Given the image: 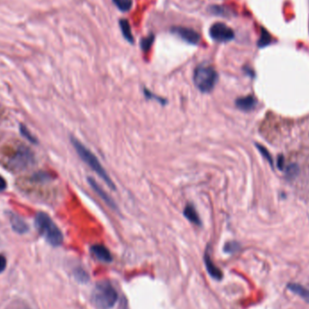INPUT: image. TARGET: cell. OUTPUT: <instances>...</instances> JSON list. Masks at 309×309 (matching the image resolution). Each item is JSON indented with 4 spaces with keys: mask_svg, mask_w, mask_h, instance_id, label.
<instances>
[{
    "mask_svg": "<svg viewBox=\"0 0 309 309\" xmlns=\"http://www.w3.org/2000/svg\"><path fill=\"white\" fill-rule=\"evenodd\" d=\"M35 226L40 235L52 246H61L63 244V235L61 230L47 214L38 213L35 218Z\"/></svg>",
    "mask_w": 309,
    "mask_h": 309,
    "instance_id": "cell-1",
    "label": "cell"
},
{
    "mask_svg": "<svg viewBox=\"0 0 309 309\" xmlns=\"http://www.w3.org/2000/svg\"><path fill=\"white\" fill-rule=\"evenodd\" d=\"M71 142L73 145L74 149H75L77 154L79 155V157L81 158L82 161L86 164H88L89 166L94 171L95 173L101 177V179L107 183L108 186H109L112 189H116V186L114 184L113 181L110 179L109 176L108 175L107 172L104 169V167L101 165L99 159L95 156L94 154L91 150H89L88 148L81 143L78 139L72 137L71 138Z\"/></svg>",
    "mask_w": 309,
    "mask_h": 309,
    "instance_id": "cell-2",
    "label": "cell"
},
{
    "mask_svg": "<svg viewBox=\"0 0 309 309\" xmlns=\"http://www.w3.org/2000/svg\"><path fill=\"white\" fill-rule=\"evenodd\" d=\"M118 293L108 281L96 284L91 293V302L98 309H110L118 301Z\"/></svg>",
    "mask_w": 309,
    "mask_h": 309,
    "instance_id": "cell-3",
    "label": "cell"
},
{
    "mask_svg": "<svg viewBox=\"0 0 309 309\" xmlns=\"http://www.w3.org/2000/svg\"><path fill=\"white\" fill-rule=\"evenodd\" d=\"M218 81V73L212 66L200 65L194 73V82L196 88L203 93L211 92Z\"/></svg>",
    "mask_w": 309,
    "mask_h": 309,
    "instance_id": "cell-4",
    "label": "cell"
},
{
    "mask_svg": "<svg viewBox=\"0 0 309 309\" xmlns=\"http://www.w3.org/2000/svg\"><path fill=\"white\" fill-rule=\"evenodd\" d=\"M34 162V155L30 149L23 145L20 146L7 161V167L13 171L24 170Z\"/></svg>",
    "mask_w": 309,
    "mask_h": 309,
    "instance_id": "cell-5",
    "label": "cell"
},
{
    "mask_svg": "<svg viewBox=\"0 0 309 309\" xmlns=\"http://www.w3.org/2000/svg\"><path fill=\"white\" fill-rule=\"evenodd\" d=\"M210 36L215 41L225 43L234 39V32L225 24L215 23L210 28Z\"/></svg>",
    "mask_w": 309,
    "mask_h": 309,
    "instance_id": "cell-6",
    "label": "cell"
},
{
    "mask_svg": "<svg viewBox=\"0 0 309 309\" xmlns=\"http://www.w3.org/2000/svg\"><path fill=\"white\" fill-rule=\"evenodd\" d=\"M172 31L177 35L179 37L182 38L183 41L191 44H199L201 39L200 35L197 32L187 27H174Z\"/></svg>",
    "mask_w": 309,
    "mask_h": 309,
    "instance_id": "cell-7",
    "label": "cell"
},
{
    "mask_svg": "<svg viewBox=\"0 0 309 309\" xmlns=\"http://www.w3.org/2000/svg\"><path fill=\"white\" fill-rule=\"evenodd\" d=\"M88 183L91 185V187L94 190L95 193L101 197V200H103L105 203H107L108 206H109L112 209H117L116 203L110 198V196H109L107 193L101 188V186L97 183V182L95 181L93 178H88Z\"/></svg>",
    "mask_w": 309,
    "mask_h": 309,
    "instance_id": "cell-8",
    "label": "cell"
},
{
    "mask_svg": "<svg viewBox=\"0 0 309 309\" xmlns=\"http://www.w3.org/2000/svg\"><path fill=\"white\" fill-rule=\"evenodd\" d=\"M203 259H204V264H205V268H206V271L208 272L209 275L215 280H218V281L221 280L222 277H223L222 272L214 263V261L212 260L210 255H209L208 252L204 253Z\"/></svg>",
    "mask_w": 309,
    "mask_h": 309,
    "instance_id": "cell-9",
    "label": "cell"
},
{
    "mask_svg": "<svg viewBox=\"0 0 309 309\" xmlns=\"http://www.w3.org/2000/svg\"><path fill=\"white\" fill-rule=\"evenodd\" d=\"M91 252L100 261L109 263L112 261V256L107 248L101 244H96L91 248Z\"/></svg>",
    "mask_w": 309,
    "mask_h": 309,
    "instance_id": "cell-10",
    "label": "cell"
},
{
    "mask_svg": "<svg viewBox=\"0 0 309 309\" xmlns=\"http://www.w3.org/2000/svg\"><path fill=\"white\" fill-rule=\"evenodd\" d=\"M9 220H10L12 229L16 233L19 234H24L28 232L29 228H28L27 223L19 215L11 213V214H9Z\"/></svg>",
    "mask_w": 309,
    "mask_h": 309,
    "instance_id": "cell-11",
    "label": "cell"
},
{
    "mask_svg": "<svg viewBox=\"0 0 309 309\" xmlns=\"http://www.w3.org/2000/svg\"><path fill=\"white\" fill-rule=\"evenodd\" d=\"M236 107L243 111H251L257 106V100L253 95H248L246 97H241L235 101Z\"/></svg>",
    "mask_w": 309,
    "mask_h": 309,
    "instance_id": "cell-12",
    "label": "cell"
},
{
    "mask_svg": "<svg viewBox=\"0 0 309 309\" xmlns=\"http://www.w3.org/2000/svg\"><path fill=\"white\" fill-rule=\"evenodd\" d=\"M183 215L186 217V219L188 221H191L192 223L196 224V225H201L202 221L199 217V215L197 214V211L195 208V206L191 203H188L183 210Z\"/></svg>",
    "mask_w": 309,
    "mask_h": 309,
    "instance_id": "cell-13",
    "label": "cell"
},
{
    "mask_svg": "<svg viewBox=\"0 0 309 309\" xmlns=\"http://www.w3.org/2000/svg\"><path fill=\"white\" fill-rule=\"evenodd\" d=\"M288 290L297 295L298 297H301L307 303L309 304V290L305 288L302 285L290 283L288 285Z\"/></svg>",
    "mask_w": 309,
    "mask_h": 309,
    "instance_id": "cell-14",
    "label": "cell"
},
{
    "mask_svg": "<svg viewBox=\"0 0 309 309\" xmlns=\"http://www.w3.org/2000/svg\"><path fill=\"white\" fill-rule=\"evenodd\" d=\"M120 28L122 34L124 36V37L127 40L130 44H134V37H133L131 29H130V25L128 24L127 20L126 19H121L120 22Z\"/></svg>",
    "mask_w": 309,
    "mask_h": 309,
    "instance_id": "cell-15",
    "label": "cell"
},
{
    "mask_svg": "<svg viewBox=\"0 0 309 309\" xmlns=\"http://www.w3.org/2000/svg\"><path fill=\"white\" fill-rule=\"evenodd\" d=\"M19 131H20V134L25 139H27L29 142H31L33 144H37V139L35 136L32 135V133L29 131V129L24 124H20L19 125Z\"/></svg>",
    "mask_w": 309,
    "mask_h": 309,
    "instance_id": "cell-16",
    "label": "cell"
},
{
    "mask_svg": "<svg viewBox=\"0 0 309 309\" xmlns=\"http://www.w3.org/2000/svg\"><path fill=\"white\" fill-rule=\"evenodd\" d=\"M272 42V36L271 35L269 34V32L266 31L264 28H261V32H260V38L259 40V47L260 48H263L266 47L267 45L271 44Z\"/></svg>",
    "mask_w": 309,
    "mask_h": 309,
    "instance_id": "cell-17",
    "label": "cell"
},
{
    "mask_svg": "<svg viewBox=\"0 0 309 309\" xmlns=\"http://www.w3.org/2000/svg\"><path fill=\"white\" fill-rule=\"evenodd\" d=\"M113 2L117 7L123 12H127L132 7V0H113Z\"/></svg>",
    "mask_w": 309,
    "mask_h": 309,
    "instance_id": "cell-18",
    "label": "cell"
},
{
    "mask_svg": "<svg viewBox=\"0 0 309 309\" xmlns=\"http://www.w3.org/2000/svg\"><path fill=\"white\" fill-rule=\"evenodd\" d=\"M73 275H74V278H76V280L80 283H87L89 280V275L87 274V272L85 271H83L82 269H77L73 272Z\"/></svg>",
    "mask_w": 309,
    "mask_h": 309,
    "instance_id": "cell-19",
    "label": "cell"
},
{
    "mask_svg": "<svg viewBox=\"0 0 309 309\" xmlns=\"http://www.w3.org/2000/svg\"><path fill=\"white\" fill-rule=\"evenodd\" d=\"M154 40H155V36L154 35H150L146 37L143 38L140 42V46H141V49L144 51V52H147L149 51V49L151 48L152 44L154 43Z\"/></svg>",
    "mask_w": 309,
    "mask_h": 309,
    "instance_id": "cell-20",
    "label": "cell"
},
{
    "mask_svg": "<svg viewBox=\"0 0 309 309\" xmlns=\"http://www.w3.org/2000/svg\"><path fill=\"white\" fill-rule=\"evenodd\" d=\"M239 249H240L239 243H237L235 241H232V242L226 243V245L224 247V252L228 253H234L237 252Z\"/></svg>",
    "mask_w": 309,
    "mask_h": 309,
    "instance_id": "cell-21",
    "label": "cell"
},
{
    "mask_svg": "<svg viewBox=\"0 0 309 309\" xmlns=\"http://www.w3.org/2000/svg\"><path fill=\"white\" fill-rule=\"evenodd\" d=\"M256 145H257V148L259 149V151L262 154V156L269 161L270 164L273 165V160H272V156H271L270 152L268 151L263 145H259V144H256Z\"/></svg>",
    "mask_w": 309,
    "mask_h": 309,
    "instance_id": "cell-22",
    "label": "cell"
},
{
    "mask_svg": "<svg viewBox=\"0 0 309 309\" xmlns=\"http://www.w3.org/2000/svg\"><path fill=\"white\" fill-rule=\"evenodd\" d=\"M297 172H298V167L297 164H291L287 169V176L289 177H296Z\"/></svg>",
    "mask_w": 309,
    "mask_h": 309,
    "instance_id": "cell-23",
    "label": "cell"
},
{
    "mask_svg": "<svg viewBox=\"0 0 309 309\" xmlns=\"http://www.w3.org/2000/svg\"><path fill=\"white\" fill-rule=\"evenodd\" d=\"M145 95L146 96V98H149V99H150V98H151V99H156V100H158V101H160L161 103H164V102H165L162 98H160V97H158V96H156V95L153 94V93H151V92H150L148 90H146V89L145 90Z\"/></svg>",
    "mask_w": 309,
    "mask_h": 309,
    "instance_id": "cell-24",
    "label": "cell"
},
{
    "mask_svg": "<svg viewBox=\"0 0 309 309\" xmlns=\"http://www.w3.org/2000/svg\"><path fill=\"white\" fill-rule=\"evenodd\" d=\"M6 268V259L3 256L0 255V273L4 272Z\"/></svg>",
    "mask_w": 309,
    "mask_h": 309,
    "instance_id": "cell-25",
    "label": "cell"
},
{
    "mask_svg": "<svg viewBox=\"0 0 309 309\" xmlns=\"http://www.w3.org/2000/svg\"><path fill=\"white\" fill-rule=\"evenodd\" d=\"M284 157L282 156V155H280V156H278V168L280 169V170H283V168H284Z\"/></svg>",
    "mask_w": 309,
    "mask_h": 309,
    "instance_id": "cell-26",
    "label": "cell"
},
{
    "mask_svg": "<svg viewBox=\"0 0 309 309\" xmlns=\"http://www.w3.org/2000/svg\"><path fill=\"white\" fill-rule=\"evenodd\" d=\"M6 188V180L0 176V192H3Z\"/></svg>",
    "mask_w": 309,
    "mask_h": 309,
    "instance_id": "cell-27",
    "label": "cell"
}]
</instances>
